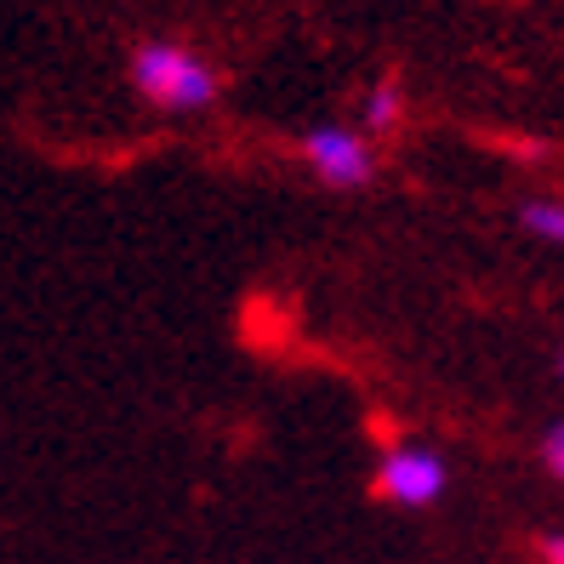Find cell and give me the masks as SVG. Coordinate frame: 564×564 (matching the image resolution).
Wrapping results in <instances>:
<instances>
[{"mask_svg":"<svg viewBox=\"0 0 564 564\" xmlns=\"http://www.w3.org/2000/svg\"><path fill=\"white\" fill-rule=\"evenodd\" d=\"M131 86L165 115H194V109L217 104V91H223L212 63L177 41H143L131 52Z\"/></svg>","mask_w":564,"mask_h":564,"instance_id":"1","label":"cell"},{"mask_svg":"<svg viewBox=\"0 0 564 564\" xmlns=\"http://www.w3.org/2000/svg\"><path fill=\"white\" fill-rule=\"evenodd\" d=\"M303 160H308V172L325 188H365L377 177L371 143H365L359 131H348V126H314V131H303Z\"/></svg>","mask_w":564,"mask_h":564,"instance_id":"2","label":"cell"},{"mask_svg":"<svg viewBox=\"0 0 564 564\" xmlns=\"http://www.w3.org/2000/svg\"><path fill=\"white\" fill-rule=\"evenodd\" d=\"M440 490H445V462H440L434 451L400 445V451L382 456V468H377V496H388V502H400V508H427V502H440Z\"/></svg>","mask_w":564,"mask_h":564,"instance_id":"3","label":"cell"},{"mask_svg":"<svg viewBox=\"0 0 564 564\" xmlns=\"http://www.w3.org/2000/svg\"><path fill=\"white\" fill-rule=\"evenodd\" d=\"M405 115V97H400V80H377L365 91V131H393Z\"/></svg>","mask_w":564,"mask_h":564,"instance_id":"4","label":"cell"},{"mask_svg":"<svg viewBox=\"0 0 564 564\" xmlns=\"http://www.w3.org/2000/svg\"><path fill=\"white\" fill-rule=\"evenodd\" d=\"M519 223H524V235H536L547 246H564V200H530L519 212Z\"/></svg>","mask_w":564,"mask_h":564,"instance_id":"5","label":"cell"},{"mask_svg":"<svg viewBox=\"0 0 564 564\" xmlns=\"http://www.w3.org/2000/svg\"><path fill=\"white\" fill-rule=\"evenodd\" d=\"M542 456H547V468L564 479V422L553 427V434H547V445H542Z\"/></svg>","mask_w":564,"mask_h":564,"instance_id":"6","label":"cell"},{"mask_svg":"<svg viewBox=\"0 0 564 564\" xmlns=\"http://www.w3.org/2000/svg\"><path fill=\"white\" fill-rule=\"evenodd\" d=\"M542 558H547V564H564V536H547V542H542Z\"/></svg>","mask_w":564,"mask_h":564,"instance_id":"7","label":"cell"},{"mask_svg":"<svg viewBox=\"0 0 564 564\" xmlns=\"http://www.w3.org/2000/svg\"><path fill=\"white\" fill-rule=\"evenodd\" d=\"M558 371H564V359H558Z\"/></svg>","mask_w":564,"mask_h":564,"instance_id":"8","label":"cell"}]
</instances>
